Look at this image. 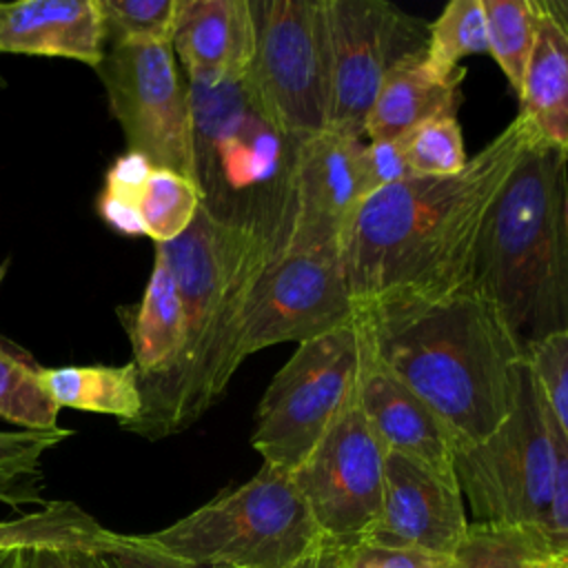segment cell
Segmentation results:
<instances>
[{"label":"cell","instance_id":"cell-1","mask_svg":"<svg viewBox=\"0 0 568 568\" xmlns=\"http://www.w3.org/2000/svg\"><path fill=\"white\" fill-rule=\"evenodd\" d=\"M371 357L448 428L453 446L486 439L517 406L528 353L468 282L395 288L355 304Z\"/></svg>","mask_w":568,"mask_h":568},{"label":"cell","instance_id":"cell-2","mask_svg":"<svg viewBox=\"0 0 568 568\" xmlns=\"http://www.w3.org/2000/svg\"><path fill=\"white\" fill-rule=\"evenodd\" d=\"M532 138L517 115L457 175L410 178L359 202L339 262L353 304L395 288L448 291L468 282L486 211Z\"/></svg>","mask_w":568,"mask_h":568},{"label":"cell","instance_id":"cell-3","mask_svg":"<svg viewBox=\"0 0 568 568\" xmlns=\"http://www.w3.org/2000/svg\"><path fill=\"white\" fill-rule=\"evenodd\" d=\"M164 251L184 308V348L160 377L140 379L142 410L122 430L164 439L193 426L237 371L235 346L248 295L282 248L264 235L222 222L200 206L193 224Z\"/></svg>","mask_w":568,"mask_h":568},{"label":"cell","instance_id":"cell-4","mask_svg":"<svg viewBox=\"0 0 568 568\" xmlns=\"http://www.w3.org/2000/svg\"><path fill=\"white\" fill-rule=\"evenodd\" d=\"M468 284L526 351L568 331V160L535 138L486 211Z\"/></svg>","mask_w":568,"mask_h":568},{"label":"cell","instance_id":"cell-5","mask_svg":"<svg viewBox=\"0 0 568 568\" xmlns=\"http://www.w3.org/2000/svg\"><path fill=\"white\" fill-rule=\"evenodd\" d=\"M202 206L217 220L268 237L282 251L293 229L300 142L268 124L242 82L189 84Z\"/></svg>","mask_w":568,"mask_h":568},{"label":"cell","instance_id":"cell-6","mask_svg":"<svg viewBox=\"0 0 568 568\" xmlns=\"http://www.w3.org/2000/svg\"><path fill=\"white\" fill-rule=\"evenodd\" d=\"M142 537L184 561L222 568H291L326 541L291 475L264 464L248 481Z\"/></svg>","mask_w":568,"mask_h":568},{"label":"cell","instance_id":"cell-7","mask_svg":"<svg viewBox=\"0 0 568 568\" xmlns=\"http://www.w3.org/2000/svg\"><path fill=\"white\" fill-rule=\"evenodd\" d=\"M453 470L473 524L541 532L552 499L555 448L528 362L515 410L481 442L453 446Z\"/></svg>","mask_w":568,"mask_h":568},{"label":"cell","instance_id":"cell-8","mask_svg":"<svg viewBox=\"0 0 568 568\" xmlns=\"http://www.w3.org/2000/svg\"><path fill=\"white\" fill-rule=\"evenodd\" d=\"M255 51L242 89L275 129L308 140L328 129L331 62L324 0H248Z\"/></svg>","mask_w":568,"mask_h":568},{"label":"cell","instance_id":"cell-9","mask_svg":"<svg viewBox=\"0 0 568 568\" xmlns=\"http://www.w3.org/2000/svg\"><path fill=\"white\" fill-rule=\"evenodd\" d=\"M364 337L357 317L297 344L266 386L251 435L262 464L291 475L357 397Z\"/></svg>","mask_w":568,"mask_h":568},{"label":"cell","instance_id":"cell-10","mask_svg":"<svg viewBox=\"0 0 568 568\" xmlns=\"http://www.w3.org/2000/svg\"><path fill=\"white\" fill-rule=\"evenodd\" d=\"M95 71L129 151L197 184L191 95L171 44H109Z\"/></svg>","mask_w":568,"mask_h":568},{"label":"cell","instance_id":"cell-11","mask_svg":"<svg viewBox=\"0 0 568 568\" xmlns=\"http://www.w3.org/2000/svg\"><path fill=\"white\" fill-rule=\"evenodd\" d=\"M331 62L328 129L362 138L375 95L402 58L424 51L428 24L384 0H324Z\"/></svg>","mask_w":568,"mask_h":568},{"label":"cell","instance_id":"cell-12","mask_svg":"<svg viewBox=\"0 0 568 568\" xmlns=\"http://www.w3.org/2000/svg\"><path fill=\"white\" fill-rule=\"evenodd\" d=\"M384 464L386 450L355 397L291 473V481L328 544L351 548L377 521L384 499Z\"/></svg>","mask_w":568,"mask_h":568},{"label":"cell","instance_id":"cell-13","mask_svg":"<svg viewBox=\"0 0 568 568\" xmlns=\"http://www.w3.org/2000/svg\"><path fill=\"white\" fill-rule=\"evenodd\" d=\"M355 317L339 253L282 251L255 282L235 346L240 364L282 342H308Z\"/></svg>","mask_w":568,"mask_h":568},{"label":"cell","instance_id":"cell-14","mask_svg":"<svg viewBox=\"0 0 568 568\" xmlns=\"http://www.w3.org/2000/svg\"><path fill=\"white\" fill-rule=\"evenodd\" d=\"M468 526L455 477L442 475L413 457L386 453L382 510L362 541L455 555L468 535Z\"/></svg>","mask_w":568,"mask_h":568},{"label":"cell","instance_id":"cell-15","mask_svg":"<svg viewBox=\"0 0 568 568\" xmlns=\"http://www.w3.org/2000/svg\"><path fill=\"white\" fill-rule=\"evenodd\" d=\"M362 146V138L335 131L300 142L293 229L284 251L339 253L342 233L364 200L359 178Z\"/></svg>","mask_w":568,"mask_h":568},{"label":"cell","instance_id":"cell-16","mask_svg":"<svg viewBox=\"0 0 568 568\" xmlns=\"http://www.w3.org/2000/svg\"><path fill=\"white\" fill-rule=\"evenodd\" d=\"M171 49L191 84H235L246 75L255 51L248 0H178Z\"/></svg>","mask_w":568,"mask_h":568},{"label":"cell","instance_id":"cell-17","mask_svg":"<svg viewBox=\"0 0 568 568\" xmlns=\"http://www.w3.org/2000/svg\"><path fill=\"white\" fill-rule=\"evenodd\" d=\"M357 406L386 453L413 457L442 475L455 477L448 428L413 390L371 357L366 344Z\"/></svg>","mask_w":568,"mask_h":568},{"label":"cell","instance_id":"cell-18","mask_svg":"<svg viewBox=\"0 0 568 568\" xmlns=\"http://www.w3.org/2000/svg\"><path fill=\"white\" fill-rule=\"evenodd\" d=\"M104 51L98 0L0 2V53L69 58L98 69Z\"/></svg>","mask_w":568,"mask_h":568},{"label":"cell","instance_id":"cell-19","mask_svg":"<svg viewBox=\"0 0 568 568\" xmlns=\"http://www.w3.org/2000/svg\"><path fill=\"white\" fill-rule=\"evenodd\" d=\"M464 67L453 71L437 69L426 60V49L402 58L386 73L364 135L368 140H399L410 129L442 115H455Z\"/></svg>","mask_w":568,"mask_h":568},{"label":"cell","instance_id":"cell-20","mask_svg":"<svg viewBox=\"0 0 568 568\" xmlns=\"http://www.w3.org/2000/svg\"><path fill=\"white\" fill-rule=\"evenodd\" d=\"M535 44L519 91V115L532 138L568 160V33L539 0Z\"/></svg>","mask_w":568,"mask_h":568},{"label":"cell","instance_id":"cell-21","mask_svg":"<svg viewBox=\"0 0 568 568\" xmlns=\"http://www.w3.org/2000/svg\"><path fill=\"white\" fill-rule=\"evenodd\" d=\"M118 315L129 335L140 379L160 377L175 366L186 335L184 308L175 275L160 246H155L142 300L135 306H120Z\"/></svg>","mask_w":568,"mask_h":568},{"label":"cell","instance_id":"cell-22","mask_svg":"<svg viewBox=\"0 0 568 568\" xmlns=\"http://www.w3.org/2000/svg\"><path fill=\"white\" fill-rule=\"evenodd\" d=\"M126 535L104 528L75 501H47L42 510L0 521V555L24 550L111 555Z\"/></svg>","mask_w":568,"mask_h":568},{"label":"cell","instance_id":"cell-23","mask_svg":"<svg viewBox=\"0 0 568 568\" xmlns=\"http://www.w3.org/2000/svg\"><path fill=\"white\" fill-rule=\"evenodd\" d=\"M40 382L58 408L113 415L120 424L133 422L142 410L140 371L133 362L40 368Z\"/></svg>","mask_w":568,"mask_h":568},{"label":"cell","instance_id":"cell-24","mask_svg":"<svg viewBox=\"0 0 568 568\" xmlns=\"http://www.w3.org/2000/svg\"><path fill=\"white\" fill-rule=\"evenodd\" d=\"M73 433L53 430H0V501L18 508L44 501L42 455Z\"/></svg>","mask_w":568,"mask_h":568},{"label":"cell","instance_id":"cell-25","mask_svg":"<svg viewBox=\"0 0 568 568\" xmlns=\"http://www.w3.org/2000/svg\"><path fill=\"white\" fill-rule=\"evenodd\" d=\"M200 206L202 191L193 180L169 169H153L144 184L138 215L144 235L155 244H166L193 224Z\"/></svg>","mask_w":568,"mask_h":568},{"label":"cell","instance_id":"cell-26","mask_svg":"<svg viewBox=\"0 0 568 568\" xmlns=\"http://www.w3.org/2000/svg\"><path fill=\"white\" fill-rule=\"evenodd\" d=\"M486 13L488 53L504 71L508 84L519 95L526 67L535 44L537 4L535 0H481Z\"/></svg>","mask_w":568,"mask_h":568},{"label":"cell","instance_id":"cell-27","mask_svg":"<svg viewBox=\"0 0 568 568\" xmlns=\"http://www.w3.org/2000/svg\"><path fill=\"white\" fill-rule=\"evenodd\" d=\"M459 568H550L541 532L470 524L455 552Z\"/></svg>","mask_w":568,"mask_h":568},{"label":"cell","instance_id":"cell-28","mask_svg":"<svg viewBox=\"0 0 568 568\" xmlns=\"http://www.w3.org/2000/svg\"><path fill=\"white\" fill-rule=\"evenodd\" d=\"M60 408L40 382V366L0 346V419L24 430L58 428Z\"/></svg>","mask_w":568,"mask_h":568},{"label":"cell","instance_id":"cell-29","mask_svg":"<svg viewBox=\"0 0 568 568\" xmlns=\"http://www.w3.org/2000/svg\"><path fill=\"white\" fill-rule=\"evenodd\" d=\"M488 53L486 13L481 0H450L439 18L428 24L426 60L453 71L466 55Z\"/></svg>","mask_w":568,"mask_h":568},{"label":"cell","instance_id":"cell-30","mask_svg":"<svg viewBox=\"0 0 568 568\" xmlns=\"http://www.w3.org/2000/svg\"><path fill=\"white\" fill-rule=\"evenodd\" d=\"M397 144L415 178L457 175L468 164L457 115H442L422 122L404 133Z\"/></svg>","mask_w":568,"mask_h":568},{"label":"cell","instance_id":"cell-31","mask_svg":"<svg viewBox=\"0 0 568 568\" xmlns=\"http://www.w3.org/2000/svg\"><path fill=\"white\" fill-rule=\"evenodd\" d=\"M106 44H171L178 0H98Z\"/></svg>","mask_w":568,"mask_h":568},{"label":"cell","instance_id":"cell-32","mask_svg":"<svg viewBox=\"0 0 568 568\" xmlns=\"http://www.w3.org/2000/svg\"><path fill=\"white\" fill-rule=\"evenodd\" d=\"M155 166L140 153L126 151L104 175V189L98 197L100 217L122 235H144L138 204L144 184Z\"/></svg>","mask_w":568,"mask_h":568},{"label":"cell","instance_id":"cell-33","mask_svg":"<svg viewBox=\"0 0 568 568\" xmlns=\"http://www.w3.org/2000/svg\"><path fill=\"white\" fill-rule=\"evenodd\" d=\"M526 353L546 406L568 439V331L541 339Z\"/></svg>","mask_w":568,"mask_h":568},{"label":"cell","instance_id":"cell-34","mask_svg":"<svg viewBox=\"0 0 568 568\" xmlns=\"http://www.w3.org/2000/svg\"><path fill=\"white\" fill-rule=\"evenodd\" d=\"M546 404V399H544ZM548 428L555 448V479H552V499L548 521L541 530L550 568H568V439L559 430L555 417L546 406Z\"/></svg>","mask_w":568,"mask_h":568},{"label":"cell","instance_id":"cell-35","mask_svg":"<svg viewBox=\"0 0 568 568\" xmlns=\"http://www.w3.org/2000/svg\"><path fill=\"white\" fill-rule=\"evenodd\" d=\"M342 568H459L455 555H437L417 548H388L359 541L344 548Z\"/></svg>","mask_w":568,"mask_h":568},{"label":"cell","instance_id":"cell-36","mask_svg":"<svg viewBox=\"0 0 568 568\" xmlns=\"http://www.w3.org/2000/svg\"><path fill=\"white\" fill-rule=\"evenodd\" d=\"M359 178L364 200L382 189L415 178L397 140H368L359 153Z\"/></svg>","mask_w":568,"mask_h":568},{"label":"cell","instance_id":"cell-37","mask_svg":"<svg viewBox=\"0 0 568 568\" xmlns=\"http://www.w3.org/2000/svg\"><path fill=\"white\" fill-rule=\"evenodd\" d=\"M113 568H222L191 564L151 546L142 535H126V541L111 555H106Z\"/></svg>","mask_w":568,"mask_h":568},{"label":"cell","instance_id":"cell-38","mask_svg":"<svg viewBox=\"0 0 568 568\" xmlns=\"http://www.w3.org/2000/svg\"><path fill=\"white\" fill-rule=\"evenodd\" d=\"M16 568H71L69 552L62 550H24L18 555Z\"/></svg>","mask_w":568,"mask_h":568},{"label":"cell","instance_id":"cell-39","mask_svg":"<svg viewBox=\"0 0 568 568\" xmlns=\"http://www.w3.org/2000/svg\"><path fill=\"white\" fill-rule=\"evenodd\" d=\"M342 557H344V548L324 541L320 548L308 552L304 559H300L291 568H342Z\"/></svg>","mask_w":568,"mask_h":568},{"label":"cell","instance_id":"cell-40","mask_svg":"<svg viewBox=\"0 0 568 568\" xmlns=\"http://www.w3.org/2000/svg\"><path fill=\"white\" fill-rule=\"evenodd\" d=\"M71 568H113L102 552H69Z\"/></svg>","mask_w":568,"mask_h":568},{"label":"cell","instance_id":"cell-41","mask_svg":"<svg viewBox=\"0 0 568 568\" xmlns=\"http://www.w3.org/2000/svg\"><path fill=\"white\" fill-rule=\"evenodd\" d=\"M546 13L568 33V0H539Z\"/></svg>","mask_w":568,"mask_h":568},{"label":"cell","instance_id":"cell-42","mask_svg":"<svg viewBox=\"0 0 568 568\" xmlns=\"http://www.w3.org/2000/svg\"><path fill=\"white\" fill-rule=\"evenodd\" d=\"M4 273H7V266L0 264V284H2V280H4Z\"/></svg>","mask_w":568,"mask_h":568},{"label":"cell","instance_id":"cell-43","mask_svg":"<svg viewBox=\"0 0 568 568\" xmlns=\"http://www.w3.org/2000/svg\"><path fill=\"white\" fill-rule=\"evenodd\" d=\"M0 87H4V80H2V78H0Z\"/></svg>","mask_w":568,"mask_h":568}]
</instances>
